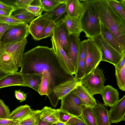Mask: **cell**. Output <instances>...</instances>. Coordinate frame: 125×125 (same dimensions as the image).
I'll use <instances>...</instances> for the list:
<instances>
[{
  "label": "cell",
  "mask_w": 125,
  "mask_h": 125,
  "mask_svg": "<svg viewBox=\"0 0 125 125\" xmlns=\"http://www.w3.org/2000/svg\"><path fill=\"white\" fill-rule=\"evenodd\" d=\"M55 124L56 125H65V123L60 122L59 121L56 122Z\"/></svg>",
  "instance_id": "cell-50"
},
{
  "label": "cell",
  "mask_w": 125,
  "mask_h": 125,
  "mask_svg": "<svg viewBox=\"0 0 125 125\" xmlns=\"http://www.w3.org/2000/svg\"><path fill=\"white\" fill-rule=\"evenodd\" d=\"M28 26L27 23L11 25L0 38V45H4L26 39L29 34Z\"/></svg>",
  "instance_id": "cell-5"
},
{
  "label": "cell",
  "mask_w": 125,
  "mask_h": 125,
  "mask_svg": "<svg viewBox=\"0 0 125 125\" xmlns=\"http://www.w3.org/2000/svg\"><path fill=\"white\" fill-rule=\"evenodd\" d=\"M83 10L79 18L85 36L92 39L101 34L99 13V0H81Z\"/></svg>",
  "instance_id": "cell-3"
},
{
  "label": "cell",
  "mask_w": 125,
  "mask_h": 125,
  "mask_svg": "<svg viewBox=\"0 0 125 125\" xmlns=\"http://www.w3.org/2000/svg\"><path fill=\"white\" fill-rule=\"evenodd\" d=\"M108 113L111 123H117L125 120V95L110 107Z\"/></svg>",
  "instance_id": "cell-14"
},
{
  "label": "cell",
  "mask_w": 125,
  "mask_h": 125,
  "mask_svg": "<svg viewBox=\"0 0 125 125\" xmlns=\"http://www.w3.org/2000/svg\"><path fill=\"white\" fill-rule=\"evenodd\" d=\"M92 39L101 52V61L109 62L115 66L125 52L122 54L116 50L105 41L101 34L94 37Z\"/></svg>",
  "instance_id": "cell-6"
},
{
  "label": "cell",
  "mask_w": 125,
  "mask_h": 125,
  "mask_svg": "<svg viewBox=\"0 0 125 125\" xmlns=\"http://www.w3.org/2000/svg\"><path fill=\"white\" fill-rule=\"evenodd\" d=\"M19 72L22 75L45 73L52 89L74 76L64 68L52 48L38 46L24 53Z\"/></svg>",
  "instance_id": "cell-1"
},
{
  "label": "cell",
  "mask_w": 125,
  "mask_h": 125,
  "mask_svg": "<svg viewBox=\"0 0 125 125\" xmlns=\"http://www.w3.org/2000/svg\"><path fill=\"white\" fill-rule=\"evenodd\" d=\"M54 29L57 32L60 44L68 56L69 34L63 18L56 23Z\"/></svg>",
  "instance_id": "cell-17"
},
{
  "label": "cell",
  "mask_w": 125,
  "mask_h": 125,
  "mask_svg": "<svg viewBox=\"0 0 125 125\" xmlns=\"http://www.w3.org/2000/svg\"><path fill=\"white\" fill-rule=\"evenodd\" d=\"M100 23L101 34L104 39L120 53H122L119 44L114 35L103 23L101 22Z\"/></svg>",
  "instance_id": "cell-27"
},
{
  "label": "cell",
  "mask_w": 125,
  "mask_h": 125,
  "mask_svg": "<svg viewBox=\"0 0 125 125\" xmlns=\"http://www.w3.org/2000/svg\"><path fill=\"white\" fill-rule=\"evenodd\" d=\"M80 117L88 125H97L93 108L84 107L83 109Z\"/></svg>",
  "instance_id": "cell-30"
},
{
  "label": "cell",
  "mask_w": 125,
  "mask_h": 125,
  "mask_svg": "<svg viewBox=\"0 0 125 125\" xmlns=\"http://www.w3.org/2000/svg\"><path fill=\"white\" fill-rule=\"evenodd\" d=\"M0 69L9 74L17 72L18 70L13 57L0 45Z\"/></svg>",
  "instance_id": "cell-16"
},
{
  "label": "cell",
  "mask_w": 125,
  "mask_h": 125,
  "mask_svg": "<svg viewBox=\"0 0 125 125\" xmlns=\"http://www.w3.org/2000/svg\"><path fill=\"white\" fill-rule=\"evenodd\" d=\"M0 10L9 13L10 15L13 11L17 9L14 6L7 4L0 1Z\"/></svg>",
  "instance_id": "cell-40"
},
{
  "label": "cell",
  "mask_w": 125,
  "mask_h": 125,
  "mask_svg": "<svg viewBox=\"0 0 125 125\" xmlns=\"http://www.w3.org/2000/svg\"><path fill=\"white\" fill-rule=\"evenodd\" d=\"M66 4L67 14L71 17L79 18L83 10L81 0H67Z\"/></svg>",
  "instance_id": "cell-23"
},
{
  "label": "cell",
  "mask_w": 125,
  "mask_h": 125,
  "mask_svg": "<svg viewBox=\"0 0 125 125\" xmlns=\"http://www.w3.org/2000/svg\"><path fill=\"white\" fill-rule=\"evenodd\" d=\"M52 125H56L55 124H53Z\"/></svg>",
  "instance_id": "cell-54"
},
{
  "label": "cell",
  "mask_w": 125,
  "mask_h": 125,
  "mask_svg": "<svg viewBox=\"0 0 125 125\" xmlns=\"http://www.w3.org/2000/svg\"><path fill=\"white\" fill-rule=\"evenodd\" d=\"M58 110L59 121L64 123H66L72 116L66 112L59 109Z\"/></svg>",
  "instance_id": "cell-41"
},
{
  "label": "cell",
  "mask_w": 125,
  "mask_h": 125,
  "mask_svg": "<svg viewBox=\"0 0 125 125\" xmlns=\"http://www.w3.org/2000/svg\"><path fill=\"white\" fill-rule=\"evenodd\" d=\"M81 84L80 81L74 76L55 87L52 91L57 102Z\"/></svg>",
  "instance_id": "cell-12"
},
{
  "label": "cell",
  "mask_w": 125,
  "mask_h": 125,
  "mask_svg": "<svg viewBox=\"0 0 125 125\" xmlns=\"http://www.w3.org/2000/svg\"><path fill=\"white\" fill-rule=\"evenodd\" d=\"M11 25L0 21V39L6 31Z\"/></svg>",
  "instance_id": "cell-45"
},
{
  "label": "cell",
  "mask_w": 125,
  "mask_h": 125,
  "mask_svg": "<svg viewBox=\"0 0 125 125\" xmlns=\"http://www.w3.org/2000/svg\"><path fill=\"white\" fill-rule=\"evenodd\" d=\"M72 92L78 97L85 107L93 108L97 104L93 95L81 84L78 86Z\"/></svg>",
  "instance_id": "cell-19"
},
{
  "label": "cell",
  "mask_w": 125,
  "mask_h": 125,
  "mask_svg": "<svg viewBox=\"0 0 125 125\" xmlns=\"http://www.w3.org/2000/svg\"><path fill=\"white\" fill-rule=\"evenodd\" d=\"M81 83L91 94H101L105 80L103 70L98 66L89 73L79 80Z\"/></svg>",
  "instance_id": "cell-4"
},
{
  "label": "cell",
  "mask_w": 125,
  "mask_h": 125,
  "mask_svg": "<svg viewBox=\"0 0 125 125\" xmlns=\"http://www.w3.org/2000/svg\"><path fill=\"white\" fill-rule=\"evenodd\" d=\"M93 109L97 125H111L108 111L103 104H97Z\"/></svg>",
  "instance_id": "cell-21"
},
{
  "label": "cell",
  "mask_w": 125,
  "mask_h": 125,
  "mask_svg": "<svg viewBox=\"0 0 125 125\" xmlns=\"http://www.w3.org/2000/svg\"><path fill=\"white\" fill-rule=\"evenodd\" d=\"M108 4L114 11L125 19V0H107Z\"/></svg>",
  "instance_id": "cell-29"
},
{
  "label": "cell",
  "mask_w": 125,
  "mask_h": 125,
  "mask_svg": "<svg viewBox=\"0 0 125 125\" xmlns=\"http://www.w3.org/2000/svg\"><path fill=\"white\" fill-rule=\"evenodd\" d=\"M20 121L8 119L0 118V125H16Z\"/></svg>",
  "instance_id": "cell-44"
},
{
  "label": "cell",
  "mask_w": 125,
  "mask_h": 125,
  "mask_svg": "<svg viewBox=\"0 0 125 125\" xmlns=\"http://www.w3.org/2000/svg\"><path fill=\"white\" fill-rule=\"evenodd\" d=\"M79 36L69 34L68 39V57L74 67L75 74L77 69L81 42Z\"/></svg>",
  "instance_id": "cell-13"
},
{
  "label": "cell",
  "mask_w": 125,
  "mask_h": 125,
  "mask_svg": "<svg viewBox=\"0 0 125 125\" xmlns=\"http://www.w3.org/2000/svg\"><path fill=\"white\" fill-rule=\"evenodd\" d=\"M52 21L53 20L52 16L48 13L34 18L29 25V33L34 40H40V38L42 33Z\"/></svg>",
  "instance_id": "cell-10"
},
{
  "label": "cell",
  "mask_w": 125,
  "mask_h": 125,
  "mask_svg": "<svg viewBox=\"0 0 125 125\" xmlns=\"http://www.w3.org/2000/svg\"><path fill=\"white\" fill-rule=\"evenodd\" d=\"M40 110H32L27 104L19 106L10 114L9 118L20 121L26 119L37 113Z\"/></svg>",
  "instance_id": "cell-18"
},
{
  "label": "cell",
  "mask_w": 125,
  "mask_h": 125,
  "mask_svg": "<svg viewBox=\"0 0 125 125\" xmlns=\"http://www.w3.org/2000/svg\"><path fill=\"white\" fill-rule=\"evenodd\" d=\"M16 125H21L19 124V123H17V124H16Z\"/></svg>",
  "instance_id": "cell-53"
},
{
  "label": "cell",
  "mask_w": 125,
  "mask_h": 125,
  "mask_svg": "<svg viewBox=\"0 0 125 125\" xmlns=\"http://www.w3.org/2000/svg\"><path fill=\"white\" fill-rule=\"evenodd\" d=\"M13 86H24L22 75L19 72L9 74L0 80V89Z\"/></svg>",
  "instance_id": "cell-22"
},
{
  "label": "cell",
  "mask_w": 125,
  "mask_h": 125,
  "mask_svg": "<svg viewBox=\"0 0 125 125\" xmlns=\"http://www.w3.org/2000/svg\"><path fill=\"white\" fill-rule=\"evenodd\" d=\"M10 113L8 107L4 102L0 103V118H9Z\"/></svg>",
  "instance_id": "cell-38"
},
{
  "label": "cell",
  "mask_w": 125,
  "mask_h": 125,
  "mask_svg": "<svg viewBox=\"0 0 125 125\" xmlns=\"http://www.w3.org/2000/svg\"><path fill=\"white\" fill-rule=\"evenodd\" d=\"M66 12V3H60L50 12L48 13L52 16L53 21L56 23L62 16Z\"/></svg>",
  "instance_id": "cell-31"
},
{
  "label": "cell",
  "mask_w": 125,
  "mask_h": 125,
  "mask_svg": "<svg viewBox=\"0 0 125 125\" xmlns=\"http://www.w3.org/2000/svg\"><path fill=\"white\" fill-rule=\"evenodd\" d=\"M99 13L100 22L114 35L122 53L125 52V19L114 11L107 0H99Z\"/></svg>",
  "instance_id": "cell-2"
},
{
  "label": "cell",
  "mask_w": 125,
  "mask_h": 125,
  "mask_svg": "<svg viewBox=\"0 0 125 125\" xmlns=\"http://www.w3.org/2000/svg\"><path fill=\"white\" fill-rule=\"evenodd\" d=\"M33 0H16L14 6L18 9H26V8L31 5Z\"/></svg>",
  "instance_id": "cell-39"
},
{
  "label": "cell",
  "mask_w": 125,
  "mask_h": 125,
  "mask_svg": "<svg viewBox=\"0 0 125 125\" xmlns=\"http://www.w3.org/2000/svg\"><path fill=\"white\" fill-rule=\"evenodd\" d=\"M56 23L53 21H51L45 28L40 38V40L48 37L52 34L53 29L55 27Z\"/></svg>",
  "instance_id": "cell-35"
},
{
  "label": "cell",
  "mask_w": 125,
  "mask_h": 125,
  "mask_svg": "<svg viewBox=\"0 0 125 125\" xmlns=\"http://www.w3.org/2000/svg\"><path fill=\"white\" fill-rule=\"evenodd\" d=\"M102 97L104 105L111 107L119 100V93L117 89L112 86H105L101 94Z\"/></svg>",
  "instance_id": "cell-20"
},
{
  "label": "cell",
  "mask_w": 125,
  "mask_h": 125,
  "mask_svg": "<svg viewBox=\"0 0 125 125\" xmlns=\"http://www.w3.org/2000/svg\"><path fill=\"white\" fill-rule=\"evenodd\" d=\"M42 73V81L37 92L41 95L47 96L51 104L53 107H55L58 103L53 92L51 80L47 74L45 73Z\"/></svg>",
  "instance_id": "cell-15"
},
{
  "label": "cell",
  "mask_w": 125,
  "mask_h": 125,
  "mask_svg": "<svg viewBox=\"0 0 125 125\" xmlns=\"http://www.w3.org/2000/svg\"><path fill=\"white\" fill-rule=\"evenodd\" d=\"M57 0L60 3H66L67 0Z\"/></svg>",
  "instance_id": "cell-51"
},
{
  "label": "cell",
  "mask_w": 125,
  "mask_h": 125,
  "mask_svg": "<svg viewBox=\"0 0 125 125\" xmlns=\"http://www.w3.org/2000/svg\"><path fill=\"white\" fill-rule=\"evenodd\" d=\"M53 124L47 122L41 121L40 119L38 125H52Z\"/></svg>",
  "instance_id": "cell-47"
},
{
  "label": "cell",
  "mask_w": 125,
  "mask_h": 125,
  "mask_svg": "<svg viewBox=\"0 0 125 125\" xmlns=\"http://www.w3.org/2000/svg\"><path fill=\"white\" fill-rule=\"evenodd\" d=\"M115 75L117 84L119 89L125 91V65L120 69L115 68Z\"/></svg>",
  "instance_id": "cell-32"
},
{
  "label": "cell",
  "mask_w": 125,
  "mask_h": 125,
  "mask_svg": "<svg viewBox=\"0 0 125 125\" xmlns=\"http://www.w3.org/2000/svg\"><path fill=\"white\" fill-rule=\"evenodd\" d=\"M52 47L62 66L72 75H75V71L73 66L65 51L61 46L58 38L57 32L53 29L51 39Z\"/></svg>",
  "instance_id": "cell-9"
},
{
  "label": "cell",
  "mask_w": 125,
  "mask_h": 125,
  "mask_svg": "<svg viewBox=\"0 0 125 125\" xmlns=\"http://www.w3.org/2000/svg\"><path fill=\"white\" fill-rule=\"evenodd\" d=\"M125 65V53L123 54L121 59L117 65L115 67L119 69H121Z\"/></svg>",
  "instance_id": "cell-46"
},
{
  "label": "cell",
  "mask_w": 125,
  "mask_h": 125,
  "mask_svg": "<svg viewBox=\"0 0 125 125\" xmlns=\"http://www.w3.org/2000/svg\"><path fill=\"white\" fill-rule=\"evenodd\" d=\"M10 15L9 13L0 10V16H10Z\"/></svg>",
  "instance_id": "cell-49"
},
{
  "label": "cell",
  "mask_w": 125,
  "mask_h": 125,
  "mask_svg": "<svg viewBox=\"0 0 125 125\" xmlns=\"http://www.w3.org/2000/svg\"><path fill=\"white\" fill-rule=\"evenodd\" d=\"M87 47L85 60L84 76L95 70L101 61L102 54L99 47L92 39H87Z\"/></svg>",
  "instance_id": "cell-7"
},
{
  "label": "cell",
  "mask_w": 125,
  "mask_h": 125,
  "mask_svg": "<svg viewBox=\"0 0 125 125\" xmlns=\"http://www.w3.org/2000/svg\"><path fill=\"white\" fill-rule=\"evenodd\" d=\"M61 104L59 109L74 117H80L85 107L78 97L72 91L61 100Z\"/></svg>",
  "instance_id": "cell-8"
},
{
  "label": "cell",
  "mask_w": 125,
  "mask_h": 125,
  "mask_svg": "<svg viewBox=\"0 0 125 125\" xmlns=\"http://www.w3.org/2000/svg\"><path fill=\"white\" fill-rule=\"evenodd\" d=\"M9 74L6 73L0 69V80L4 77Z\"/></svg>",
  "instance_id": "cell-48"
},
{
  "label": "cell",
  "mask_w": 125,
  "mask_h": 125,
  "mask_svg": "<svg viewBox=\"0 0 125 125\" xmlns=\"http://www.w3.org/2000/svg\"><path fill=\"white\" fill-rule=\"evenodd\" d=\"M39 113L22 120L19 123L21 125H38L40 120Z\"/></svg>",
  "instance_id": "cell-34"
},
{
  "label": "cell",
  "mask_w": 125,
  "mask_h": 125,
  "mask_svg": "<svg viewBox=\"0 0 125 125\" xmlns=\"http://www.w3.org/2000/svg\"><path fill=\"white\" fill-rule=\"evenodd\" d=\"M14 95L16 98L20 102L25 101L27 97V94L22 91L21 90H15Z\"/></svg>",
  "instance_id": "cell-43"
},
{
  "label": "cell",
  "mask_w": 125,
  "mask_h": 125,
  "mask_svg": "<svg viewBox=\"0 0 125 125\" xmlns=\"http://www.w3.org/2000/svg\"><path fill=\"white\" fill-rule=\"evenodd\" d=\"M65 125H88L79 117L73 116L66 123Z\"/></svg>",
  "instance_id": "cell-42"
},
{
  "label": "cell",
  "mask_w": 125,
  "mask_h": 125,
  "mask_svg": "<svg viewBox=\"0 0 125 125\" xmlns=\"http://www.w3.org/2000/svg\"><path fill=\"white\" fill-rule=\"evenodd\" d=\"M3 101L2 100H1V99H0V103H2L3 102Z\"/></svg>",
  "instance_id": "cell-52"
},
{
  "label": "cell",
  "mask_w": 125,
  "mask_h": 125,
  "mask_svg": "<svg viewBox=\"0 0 125 125\" xmlns=\"http://www.w3.org/2000/svg\"><path fill=\"white\" fill-rule=\"evenodd\" d=\"M43 73H34L22 75L24 86L30 87L38 92Z\"/></svg>",
  "instance_id": "cell-26"
},
{
  "label": "cell",
  "mask_w": 125,
  "mask_h": 125,
  "mask_svg": "<svg viewBox=\"0 0 125 125\" xmlns=\"http://www.w3.org/2000/svg\"><path fill=\"white\" fill-rule=\"evenodd\" d=\"M40 119L53 124H55L59 121L58 110L51 107L45 106L39 113Z\"/></svg>",
  "instance_id": "cell-25"
},
{
  "label": "cell",
  "mask_w": 125,
  "mask_h": 125,
  "mask_svg": "<svg viewBox=\"0 0 125 125\" xmlns=\"http://www.w3.org/2000/svg\"><path fill=\"white\" fill-rule=\"evenodd\" d=\"M39 5L43 10L49 13L60 3L57 0H39Z\"/></svg>",
  "instance_id": "cell-33"
},
{
  "label": "cell",
  "mask_w": 125,
  "mask_h": 125,
  "mask_svg": "<svg viewBox=\"0 0 125 125\" xmlns=\"http://www.w3.org/2000/svg\"><path fill=\"white\" fill-rule=\"evenodd\" d=\"M10 16L27 24L31 22L35 17L26 9H24L15 10Z\"/></svg>",
  "instance_id": "cell-28"
},
{
  "label": "cell",
  "mask_w": 125,
  "mask_h": 125,
  "mask_svg": "<svg viewBox=\"0 0 125 125\" xmlns=\"http://www.w3.org/2000/svg\"><path fill=\"white\" fill-rule=\"evenodd\" d=\"M27 42L25 39L19 42L0 45L5 51L13 57L18 68L21 67L24 51Z\"/></svg>",
  "instance_id": "cell-11"
},
{
  "label": "cell",
  "mask_w": 125,
  "mask_h": 125,
  "mask_svg": "<svg viewBox=\"0 0 125 125\" xmlns=\"http://www.w3.org/2000/svg\"><path fill=\"white\" fill-rule=\"evenodd\" d=\"M26 9L34 15L35 17L41 15L43 11L39 4H31L28 6Z\"/></svg>",
  "instance_id": "cell-36"
},
{
  "label": "cell",
  "mask_w": 125,
  "mask_h": 125,
  "mask_svg": "<svg viewBox=\"0 0 125 125\" xmlns=\"http://www.w3.org/2000/svg\"><path fill=\"white\" fill-rule=\"evenodd\" d=\"M69 33L80 36L83 30L80 19L65 15L63 18Z\"/></svg>",
  "instance_id": "cell-24"
},
{
  "label": "cell",
  "mask_w": 125,
  "mask_h": 125,
  "mask_svg": "<svg viewBox=\"0 0 125 125\" xmlns=\"http://www.w3.org/2000/svg\"><path fill=\"white\" fill-rule=\"evenodd\" d=\"M0 21L11 25H18L26 23L10 16H0Z\"/></svg>",
  "instance_id": "cell-37"
}]
</instances>
